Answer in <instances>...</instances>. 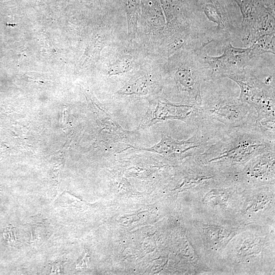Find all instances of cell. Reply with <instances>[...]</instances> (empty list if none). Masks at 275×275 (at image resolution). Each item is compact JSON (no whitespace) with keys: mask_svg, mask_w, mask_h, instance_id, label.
Listing matches in <instances>:
<instances>
[{"mask_svg":"<svg viewBox=\"0 0 275 275\" xmlns=\"http://www.w3.org/2000/svg\"><path fill=\"white\" fill-rule=\"evenodd\" d=\"M227 137L210 147L202 155L209 157V163H245L269 150L275 148V140L268 131L258 124L236 129Z\"/></svg>","mask_w":275,"mask_h":275,"instance_id":"1","label":"cell"},{"mask_svg":"<svg viewBox=\"0 0 275 275\" xmlns=\"http://www.w3.org/2000/svg\"><path fill=\"white\" fill-rule=\"evenodd\" d=\"M197 51H183L168 58L164 67L188 105L197 107L203 102L201 87L206 81L202 60Z\"/></svg>","mask_w":275,"mask_h":275,"instance_id":"2","label":"cell"},{"mask_svg":"<svg viewBox=\"0 0 275 275\" xmlns=\"http://www.w3.org/2000/svg\"><path fill=\"white\" fill-rule=\"evenodd\" d=\"M240 87L239 99L256 112L257 123L261 127L275 128V88L260 80L251 66L246 67L228 77Z\"/></svg>","mask_w":275,"mask_h":275,"instance_id":"3","label":"cell"},{"mask_svg":"<svg viewBox=\"0 0 275 275\" xmlns=\"http://www.w3.org/2000/svg\"><path fill=\"white\" fill-rule=\"evenodd\" d=\"M225 50L219 56H211L199 50L205 73L206 81L229 77L246 67L251 66L253 60L259 57L252 45L246 48L234 46L231 42L225 44Z\"/></svg>","mask_w":275,"mask_h":275,"instance_id":"4","label":"cell"},{"mask_svg":"<svg viewBox=\"0 0 275 275\" xmlns=\"http://www.w3.org/2000/svg\"><path fill=\"white\" fill-rule=\"evenodd\" d=\"M242 14L240 40L251 46L261 37L275 33V9L260 0H233Z\"/></svg>","mask_w":275,"mask_h":275,"instance_id":"5","label":"cell"},{"mask_svg":"<svg viewBox=\"0 0 275 275\" xmlns=\"http://www.w3.org/2000/svg\"><path fill=\"white\" fill-rule=\"evenodd\" d=\"M253 112H255L239 98L218 97L203 102L195 113L206 120L217 121L229 128L236 129L249 126L253 119Z\"/></svg>","mask_w":275,"mask_h":275,"instance_id":"6","label":"cell"},{"mask_svg":"<svg viewBox=\"0 0 275 275\" xmlns=\"http://www.w3.org/2000/svg\"><path fill=\"white\" fill-rule=\"evenodd\" d=\"M204 145V142L196 136L187 140L180 141L163 134L158 143L151 148L143 149L168 158H181L199 151Z\"/></svg>","mask_w":275,"mask_h":275,"instance_id":"7","label":"cell"},{"mask_svg":"<svg viewBox=\"0 0 275 275\" xmlns=\"http://www.w3.org/2000/svg\"><path fill=\"white\" fill-rule=\"evenodd\" d=\"M197 108L188 104H173L165 98H161L143 125L144 126H150L159 122L172 120L186 121L195 112Z\"/></svg>","mask_w":275,"mask_h":275,"instance_id":"8","label":"cell"},{"mask_svg":"<svg viewBox=\"0 0 275 275\" xmlns=\"http://www.w3.org/2000/svg\"><path fill=\"white\" fill-rule=\"evenodd\" d=\"M162 88L160 81L148 75H143L129 81L118 91L121 95L145 96L154 92H159Z\"/></svg>","mask_w":275,"mask_h":275,"instance_id":"9","label":"cell"},{"mask_svg":"<svg viewBox=\"0 0 275 275\" xmlns=\"http://www.w3.org/2000/svg\"><path fill=\"white\" fill-rule=\"evenodd\" d=\"M135 64V59L129 54L120 55L112 61L108 66L109 76H116L130 71Z\"/></svg>","mask_w":275,"mask_h":275,"instance_id":"10","label":"cell"},{"mask_svg":"<svg viewBox=\"0 0 275 275\" xmlns=\"http://www.w3.org/2000/svg\"><path fill=\"white\" fill-rule=\"evenodd\" d=\"M126 8L129 35L134 38L137 32L138 0H122Z\"/></svg>","mask_w":275,"mask_h":275,"instance_id":"11","label":"cell"},{"mask_svg":"<svg viewBox=\"0 0 275 275\" xmlns=\"http://www.w3.org/2000/svg\"><path fill=\"white\" fill-rule=\"evenodd\" d=\"M252 45L259 56L266 53H271L275 55V33L261 37Z\"/></svg>","mask_w":275,"mask_h":275,"instance_id":"12","label":"cell"}]
</instances>
